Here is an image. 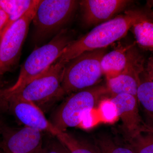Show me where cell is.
<instances>
[{"mask_svg": "<svg viewBox=\"0 0 153 153\" xmlns=\"http://www.w3.org/2000/svg\"><path fill=\"white\" fill-rule=\"evenodd\" d=\"M139 12L140 8L128 9L123 14L95 26L87 34L70 43L57 61L66 64L84 52L107 48L126 36Z\"/></svg>", "mask_w": 153, "mask_h": 153, "instance_id": "cell-1", "label": "cell"}, {"mask_svg": "<svg viewBox=\"0 0 153 153\" xmlns=\"http://www.w3.org/2000/svg\"><path fill=\"white\" fill-rule=\"evenodd\" d=\"M74 36L73 32L63 29L49 43L35 49L22 65L16 83L0 93H15L43 74L56 62L64 49L74 40Z\"/></svg>", "mask_w": 153, "mask_h": 153, "instance_id": "cell-2", "label": "cell"}, {"mask_svg": "<svg viewBox=\"0 0 153 153\" xmlns=\"http://www.w3.org/2000/svg\"><path fill=\"white\" fill-rule=\"evenodd\" d=\"M66 64L62 61H57L21 90L10 94L0 93V97L31 102L44 111V109L65 96L62 81Z\"/></svg>", "mask_w": 153, "mask_h": 153, "instance_id": "cell-3", "label": "cell"}, {"mask_svg": "<svg viewBox=\"0 0 153 153\" xmlns=\"http://www.w3.org/2000/svg\"><path fill=\"white\" fill-rule=\"evenodd\" d=\"M108 94L106 85L99 84L71 93L52 113L49 121L61 131L78 126L83 115Z\"/></svg>", "mask_w": 153, "mask_h": 153, "instance_id": "cell-4", "label": "cell"}, {"mask_svg": "<svg viewBox=\"0 0 153 153\" xmlns=\"http://www.w3.org/2000/svg\"><path fill=\"white\" fill-rule=\"evenodd\" d=\"M107 51L106 48L85 52L66 63L62 81L65 96L97 85L103 75L101 61Z\"/></svg>", "mask_w": 153, "mask_h": 153, "instance_id": "cell-5", "label": "cell"}, {"mask_svg": "<svg viewBox=\"0 0 153 153\" xmlns=\"http://www.w3.org/2000/svg\"><path fill=\"white\" fill-rule=\"evenodd\" d=\"M74 0H40L33 21L38 39L58 33L70 20L79 6Z\"/></svg>", "mask_w": 153, "mask_h": 153, "instance_id": "cell-6", "label": "cell"}, {"mask_svg": "<svg viewBox=\"0 0 153 153\" xmlns=\"http://www.w3.org/2000/svg\"><path fill=\"white\" fill-rule=\"evenodd\" d=\"M39 1L35 0L30 8L2 36L0 40V74L2 75L13 71L18 65L22 46Z\"/></svg>", "mask_w": 153, "mask_h": 153, "instance_id": "cell-7", "label": "cell"}, {"mask_svg": "<svg viewBox=\"0 0 153 153\" xmlns=\"http://www.w3.org/2000/svg\"><path fill=\"white\" fill-rule=\"evenodd\" d=\"M145 59L136 47V43L128 50L124 69L119 75L107 79L106 87L112 95L121 94L137 97L140 75L144 71Z\"/></svg>", "mask_w": 153, "mask_h": 153, "instance_id": "cell-8", "label": "cell"}, {"mask_svg": "<svg viewBox=\"0 0 153 153\" xmlns=\"http://www.w3.org/2000/svg\"><path fill=\"white\" fill-rule=\"evenodd\" d=\"M0 105L25 126L47 132L54 136L59 131L47 120L43 110L33 102L13 97H0Z\"/></svg>", "mask_w": 153, "mask_h": 153, "instance_id": "cell-9", "label": "cell"}, {"mask_svg": "<svg viewBox=\"0 0 153 153\" xmlns=\"http://www.w3.org/2000/svg\"><path fill=\"white\" fill-rule=\"evenodd\" d=\"M42 132L25 126L14 129L4 126L0 148L4 153H40L43 148Z\"/></svg>", "mask_w": 153, "mask_h": 153, "instance_id": "cell-10", "label": "cell"}, {"mask_svg": "<svg viewBox=\"0 0 153 153\" xmlns=\"http://www.w3.org/2000/svg\"><path fill=\"white\" fill-rule=\"evenodd\" d=\"M134 1L129 0H83L79 1L82 21L94 27L111 20L126 10Z\"/></svg>", "mask_w": 153, "mask_h": 153, "instance_id": "cell-11", "label": "cell"}, {"mask_svg": "<svg viewBox=\"0 0 153 153\" xmlns=\"http://www.w3.org/2000/svg\"><path fill=\"white\" fill-rule=\"evenodd\" d=\"M111 99L115 105L119 118L122 122L123 136L129 137L139 132L152 131L146 125L140 114L136 97L121 94L112 95Z\"/></svg>", "mask_w": 153, "mask_h": 153, "instance_id": "cell-12", "label": "cell"}, {"mask_svg": "<svg viewBox=\"0 0 153 153\" xmlns=\"http://www.w3.org/2000/svg\"><path fill=\"white\" fill-rule=\"evenodd\" d=\"M130 30L140 48L153 52V11L150 8H140L138 16Z\"/></svg>", "mask_w": 153, "mask_h": 153, "instance_id": "cell-13", "label": "cell"}, {"mask_svg": "<svg viewBox=\"0 0 153 153\" xmlns=\"http://www.w3.org/2000/svg\"><path fill=\"white\" fill-rule=\"evenodd\" d=\"M135 44L120 45L105 54L102 58L101 66L106 79L116 77L122 72L126 64L128 50Z\"/></svg>", "mask_w": 153, "mask_h": 153, "instance_id": "cell-14", "label": "cell"}, {"mask_svg": "<svg viewBox=\"0 0 153 153\" xmlns=\"http://www.w3.org/2000/svg\"><path fill=\"white\" fill-rule=\"evenodd\" d=\"M143 78L140 75V82L137 91L139 105L143 113V121L148 128L153 131V81L149 79L144 72Z\"/></svg>", "mask_w": 153, "mask_h": 153, "instance_id": "cell-15", "label": "cell"}, {"mask_svg": "<svg viewBox=\"0 0 153 153\" xmlns=\"http://www.w3.org/2000/svg\"><path fill=\"white\" fill-rule=\"evenodd\" d=\"M94 146L98 153H134L125 145L120 144L111 136L104 132L93 136Z\"/></svg>", "mask_w": 153, "mask_h": 153, "instance_id": "cell-16", "label": "cell"}, {"mask_svg": "<svg viewBox=\"0 0 153 153\" xmlns=\"http://www.w3.org/2000/svg\"><path fill=\"white\" fill-rule=\"evenodd\" d=\"M125 146L134 153H153V131L139 132L129 137H123Z\"/></svg>", "mask_w": 153, "mask_h": 153, "instance_id": "cell-17", "label": "cell"}, {"mask_svg": "<svg viewBox=\"0 0 153 153\" xmlns=\"http://www.w3.org/2000/svg\"><path fill=\"white\" fill-rule=\"evenodd\" d=\"M34 1L0 0V7L9 16L8 23L6 31L26 13L33 4Z\"/></svg>", "mask_w": 153, "mask_h": 153, "instance_id": "cell-18", "label": "cell"}, {"mask_svg": "<svg viewBox=\"0 0 153 153\" xmlns=\"http://www.w3.org/2000/svg\"><path fill=\"white\" fill-rule=\"evenodd\" d=\"M55 137L64 145L68 153H98L94 146L79 140L66 131H59Z\"/></svg>", "mask_w": 153, "mask_h": 153, "instance_id": "cell-19", "label": "cell"}, {"mask_svg": "<svg viewBox=\"0 0 153 153\" xmlns=\"http://www.w3.org/2000/svg\"><path fill=\"white\" fill-rule=\"evenodd\" d=\"M97 106L101 113L103 123H113L119 119L116 106L111 98H102Z\"/></svg>", "mask_w": 153, "mask_h": 153, "instance_id": "cell-20", "label": "cell"}, {"mask_svg": "<svg viewBox=\"0 0 153 153\" xmlns=\"http://www.w3.org/2000/svg\"><path fill=\"white\" fill-rule=\"evenodd\" d=\"M40 153H68L64 145L57 139L52 140L43 147Z\"/></svg>", "mask_w": 153, "mask_h": 153, "instance_id": "cell-21", "label": "cell"}, {"mask_svg": "<svg viewBox=\"0 0 153 153\" xmlns=\"http://www.w3.org/2000/svg\"><path fill=\"white\" fill-rule=\"evenodd\" d=\"M8 22V16L0 7V40L5 32Z\"/></svg>", "mask_w": 153, "mask_h": 153, "instance_id": "cell-22", "label": "cell"}, {"mask_svg": "<svg viewBox=\"0 0 153 153\" xmlns=\"http://www.w3.org/2000/svg\"><path fill=\"white\" fill-rule=\"evenodd\" d=\"M144 73L149 79L153 81V56L149 59L145 65Z\"/></svg>", "mask_w": 153, "mask_h": 153, "instance_id": "cell-23", "label": "cell"}, {"mask_svg": "<svg viewBox=\"0 0 153 153\" xmlns=\"http://www.w3.org/2000/svg\"><path fill=\"white\" fill-rule=\"evenodd\" d=\"M147 6L150 8L153 11V0H149L147 1Z\"/></svg>", "mask_w": 153, "mask_h": 153, "instance_id": "cell-24", "label": "cell"}, {"mask_svg": "<svg viewBox=\"0 0 153 153\" xmlns=\"http://www.w3.org/2000/svg\"><path fill=\"white\" fill-rule=\"evenodd\" d=\"M3 75H0V92L2 90V87L4 83L2 79Z\"/></svg>", "mask_w": 153, "mask_h": 153, "instance_id": "cell-25", "label": "cell"}, {"mask_svg": "<svg viewBox=\"0 0 153 153\" xmlns=\"http://www.w3.org/2000/svg\"><path fill=\"white\" fill-rule=\"evenodd\" d=\"M4 126L5 125L4 124L3 122L0 120V133H1L3 127H4Z\"/></svg>", "mask_w": 153, "mask_h": 153, "instance_id": "cell-26", "label": "cell"}, {"mask_svg": "<svg viewBox=\"0 0 153 153\" xmlns=\"http://www.w3.org/2000/svg\"><path fill=\"white\" fill-rule=\"evenodd\" d=\"M0 153H4L3 152H1V151H0Z\"/></svg>", "mask_w": 153, "mask_h": 153, "instance_id": "cell-27", "label": "cell"}, {"mask_svg": "<svg viewBox=\"0 0 153 153\" xmlns=\"http://www.w3.org/2000/svg\"><path fill=\"white\" fill-rule=\"evenodd\" d=\"M0 75H2V74H0Z\"/></svg>", "mask_w": 153, "mask_h": 153, "instance_id": "cell-28", "label": "cell"}]
</instances>
